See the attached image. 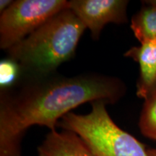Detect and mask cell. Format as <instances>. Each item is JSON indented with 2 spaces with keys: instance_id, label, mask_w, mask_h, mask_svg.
I'll return each mask as SVG.
<instances>
[{
  "instance_id": "6da1fadb",
  "label": "cell",
  "mask_w": 156,
  "mask_h": 156,
  "mask_svg": "<svg viewBox=\"0 0 156 156\" xmlns=\"http://www.w3.org/2000/svg\"><path fill=\"white\" fill-rule=\"evenodd\" d=\"M126 92L119 78L98 73L24 77L4 86L0 95V156H22V140L30 126L56 131L58 122L73 109L95 101L114 104Z\"/></svg>"
},
{
  "instance_id": "277c9868",
  "label": "cell",
  "mask_w": 156,
  "mask_h": 156,
  "mask_svg": "<svg viewBox=\"0 0 156 156\" xmlns=\"http://www.w3.org/2000/svg\"><path fill=\"white\" fill-rule=\"evenodd\" d=\"M69 7L66 0H17L0 16V48L8 50Z\"/></svg>"
},
{
  "instance_id": "5b68a950",
  "label": "cell",
  "mask_w": 156,
  "mask_h": 156,
  "mask_svg": "<svg viewBox=\"0 0 156 156\" xmlns=\"http://www.w3.org/2000/svg\"><path fill=\"white\" fill-rule=\"evenodd\" d=\"M128 4L126 0H71L69 8L90 30L93 39L96 41L108 23L128 22Z\"/></svg>"
},
{
  "instance_id": "7a4b0ae2",
  "label": "cell",
  "mask_w": 156,
  "mask_h": 156,
  "mask_svg": "<svg viewBox=\"0 0 156 156\" xmlns=\"http://www.w3.org/2000/svg\"><path fill=\"white\" fill-rule=\"evenodd\" d=\"M86 27L71 9L66 8L48 20L25 39L7 50V58L24 77H41L75 56Z\"/></svg>"
},
{
  "instance_id": "30bf717a",
  "label": "cell",
  "mask_w": 156,
  "mask_h": 156,
  "mask_svg": "<svg viewBox=\"0 0 156 156\" xmlns=\"http://www.w3.org/2000/svg\"><path fill=\"white\" fill-rule=\"evenodd\" d=\"M13 1L11 0H1L0 1V12L2 13L12 5Z\"/></svg>"
},
{
  "instance_id": "ba28073f",
  "label": "cell",
  "mask_w": 156,
  "mask_h": 156,
  "mask_svg": "<svg viewBox=\"0 0 156 156\" xmlns=\"http://www.w3.org/2000/svg\"><path fill=\"white\" fill-rule=\"evenodd\" d=\"M130 28L140 43L156 41V0L142 2V7L132 17Z\"/></svg>"
},
{
  "instance_id": "3957f363",
  "label": "cell",
  "mask_w": 156,
  "mask_h": 156,
  "mask_svg": "<svg viewBox=\"0 0 156 156\" xmlns=\"http://www.w3.org/2000/svg\"><path fill=\"white\" fill-rule=\"evenodd\" d=\"M106 105L103 101H93L90 112L68 113L58 126L77 134L95 156H150L142 142L115 124Z\"/></svg>"
},
{
  "instance_id": "52a82bcc",
  "label": "cell",
  "mask_w": 156,
  "mask_h": 156,
  "mask_svg": "<svg viewBox=\"0 0 156 156\" xmlns=\"http://www.w3.org/2000/svg\"><path fill=\"white\" fill-rule=\"evenodd\" d=\"M37 151L38 156H95L77 134L65 129L50 131Z\"/></svg>"
},
{
  "instance_id": "8fae6325",
  "label": "cell",
  "mask_w": 156,
  "mask_h": 156,
  "mask_svg": "<svg viewBox=\"0 0 156 156\" xmlns=\"http://www.w3.org/2000/svg\"><path fill=\"white\" fill-rule=\"evenodd\" d=\"M147 152L150 156H156V148H147Z\"/></svg>"
},
{
  "instance_id": "8992f818",
  "label": "cell",
  "mask_w": 156,
  "mask_h": 156,
  "mask_svg": "<svg viewBox=\"0 0 156 156\" xmlns=\"http://www.w3.org/2000/svg\"><path fill=\"white\" fill-rule=\"evenodd\" d=\"M124 56L139 64L140 76L136 95L145 100L156 90V41H145L140 46L130 48Z\"/></svg>"
},
{
  "instance_id": "9c48e42d",
  "label": "cell",
  "mask_w": 156,
  "mask_h": 156,
  "mask_svg": "<svg viewBox=\"0 0 156 156\" xmlns=\"http://www.w3.org/2000/svg\"><path fill=\"white\" fill-rule=\"evenodd\" d=\"M139 128L145 137L156 141V90L145 100L140 116Z\"/></svg>"
}]
</instances>
